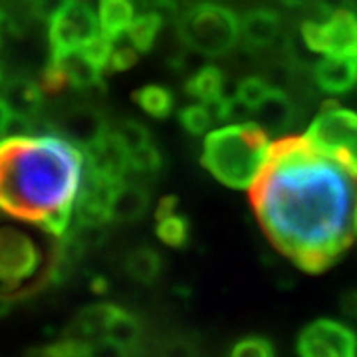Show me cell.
Wrapping results in <instances>:
<instances>
[{"mask_svg": "<svg viewBox=\"0 0 357 357\" xmlns=\"http://www.w3.org/2000/svg\"><path fill=\"white\" fill-rule=\"evenodd\" d=\"M349 8H351L354 13H357V0H349Z\"/></svg>", "mask_w": 357, "mask_h": 357, "instance_id": "b9f144b4", "label": "cell"}, {"mask_svg": "<svg viewBox=\"0 0 357 357\" xmlns=\"http://www.w3.org/2000/svg\"><path fill=\"white\" fill-rule=\"evenodd\" d=\"M356 234H357V213H356Z\"/></svg>", "mask_w": 357, "mask_h": 357, "instance_id": "7bdbcfd3", "label": "cell"}, {"mask_svg": "<svg viewBox=\"0 0 357 357\" xmlns=\"http://www.w3.org/2000/svg\"><path fill=\"white\" fill-rule=\"evenodd\" d=\"M58 272V238L50 248L20 229L4 227L0 234V274L2 298L6 304L20 302L56 282Z\"/></svg>", "mask_w": 357, "mask_h": 357, "instance_id": "277c9868", "label": "cell"}, {"mask_svg": "<svg viewBox=\"0 0 357 357\" xmlns=\"http://www.w3.org/2000/svg\"><path fill=\"white\" fill-rule=\"evenodd\" d=\"M105 337H112L117 344L126 345L128 349H133L139 344L141 337V324L139 319L135 318L131 312L123 310V307H115L114 318L109 321V328Z\"/></svg>", "mask_w": 357, "mask_h": 357, "instance_id": "cb8c5ba5", "label": "cell"}, {"mask_svg": "<svg viewBox=\"0 0 357 357\" xmlns=\"http://www.w3.org/2000/svg\"><path fill=\"white\" fill-rule=\"evenodd\" d=\"M229 357H276V351H274V345L268 340L252 335V337L238 340L232 345Z\"/></svg>", "mask_w": 357, "mask_h": 357, "instance_id": "d6a6232c", "label": "cell"}, {"mask_svg": "<svg viewBox=\"0 0 357 357\" xmlns=\"http://www.w3.org/2000/svg\"><path fill=\"white\" fill-rule=\"evenodd\" d=\"M79 357H129V349L112 337H96L82 342Z\"/></svg>", "mask_w": 357, "mask_h": 357, "instance_id": "4dcf8cb0", "label": "cell"}, {"mask_svg": "<svg viewBox=\"0 0 357 357\" xmlns=\"http://www.w3.org/2000/svg\"><path fill=\"white\" fill-rule=\"evenodd\" d=\"M114 40L107 38L105 34H98L96 38L91 40L89 44H86L82 52L88 56L89 60L93 62V64L98 66L100 70H105V68H109V62H112V54H114Z\"/></svg>", "mask_w": 357, "mask_h": 357, "instance_id": "836d02e7", "label": "cell"}, {"mask_svg": "<svg viewBox=\"0 0 357 357\" xmlns=\"http://www.w3.org/2000/svg\"><path fill=\"white\" fill-rule=\"evenodd\" d=\"M135 20L133 0H100V24L102 32L114 42L129 32Z\"/></svg>", "mask_w": 357, "mask_h": 357, "instance_id": "d6986e66", "label": "cell"}, {"mask_svg": "<svg viewBox=\"0 0 357 357\" xmlns=\"http://www.w3.org/2000/svg\"><path fill=\"white\" fill-rule=\"evenodd\" d=\"M306 137L319 153L357 177V114L344 109L340 102L321 103L318 117L307 128Z\"/></svg>", "mask_w": 357, "mask_h": 357, "instance_id": "8992f818", "label": "cell"}, {"mask_svg": "<svg viewBox=\"0 0 357 357\" xmlns=\"http://www.w3.org/2000/svg\"><path fill=\"white\" fill-rule=\"evenodd\" d=\"M270 155L268 131L256 121L211 131L203 143L201 163L230 189H250Z\"/></svg>", "mask_w": 357, "mask_h": 357, "instance_id": "3957f363", "label": "cell"}, {"mask_svg": "<svg viewBox=\"0 0 357 357\" xmlns=\"http://www.w3.org/2000/svg\"><path fill=\"white\" fill-rule=\"evenodd\" d=\"M165 357H192V351L189 349V345L187 344H181V342H177V344H173L169 349H167Z\"/></svg>", "mask_w": 357, "mask_h": 357, "instance_id": "ab89813d", "label": "cell"}, {"mask_svg": "<svg viewBox=\"0 0 357 357\" xmlns=\"http://www.w3.org/2000/svg\"><path fill=\"white\" fill-rule=\"evenodd\" d=\"M270 89H272V86L262 76H248L238 84V98L248 103L250 107H256L266 98Z\"/></svg>", "mask_w": 357, "mask_h": 357, "instance_id": "e575fe53", "label": "cell"}, {"mask_svg": "<svg viewBox=\"0 0 357 357\" xmlns=\"http://www.w3.org/2000/svg\"><path fill=\"white\" fill-rule=\"evenodd\" d=\"M139 56L137 52L133 50L131 46H117L114 48V54H112V62H109V70L114 72H128L133 66L137 64Z\"/></svg>", "mask_w": 357, "mask_h": 357, "instance_id": "d590c367", "label": "cell"}, {"mask_svg": "<svg viewBox=\"0 0 357 357\" xmlns=\"http://www.w3.org/2000/svg\"><path fill=\"white\" fill-rule=\"evenodd\" d=\"M316 4H318V8L324 14H333L337 13V10H342L345 6H349V0H316Z\"/></svg>", "mask_w": 357, "mask_h": 357, "instance_id": "74e56055", "label": "cell"}, {"mask_svg": "<svg viewBox=\"0 0 357 357\" xmlns=\"http://www.w3.org/2000/svg\"><path fill=\"white\" fill-rule=\"evenodd\" d=\"M2 107L16 114L38 117L44 107V91L40 84L26 76H8L2 79Z\"/></svg>", "mask_w": 357, "mask_h": 357, "instance_id": "4fadbf2b", "label": "cell"}, {"mask_svg": "<svg viewBox=\"0 0 357 357\" xmlns=\"http://www.w3.org/2000/svg\"><path fill=\"white\" fill-rule=\"evenodd\" d=\"M84 155H86V165L115 183H121L128 171H131L129 149L117 131H109L96 147L84 151Z\"/></svg>", "mask_w": 357, "mask_h": 357, "instance_id": "8fae6325", "label": "cell"}, {"mask_svg": "<svg viewBox=\"0 0 357 357\" xmlns=\"http://www.w3.org/2000/svg\"><path fill=\"white\" fill-rule=\"evenodd\" d=\"M298 117V105L286 96L284 89H270L266 98L255 107V121L268 133H284L294 126Z\"/></svg>", "mask_w": 357, "mask_h": 357, "instance_id": "9a60e30c", "label": "cell"}, {"mask_svg": "<svg viewBox=\"0 0 357 357\" xmlns=\"http://www.w3.org/2000/svg\"><path fill=\"white\" fill-rule=\"evenodd\" d=\"M177 32L187 48L208 58H218L234 50L241 38V20L229 6L199 2L181 14Z\"/></svg>", "mask_w": 357, "mask_h": 357, "instance_id": "5b68a950", "label": "cell"}, {"mask_svg": "<svg viewBox=\"0 0 357 357\" xmlns=\"http://www.w3.org/2000/svg\"><path fill=\"white\" fill-rule=\"evenodd\" d=\"M151 203L149 189L141 183L121 181L109 201V220L115 225H131L147 215Z\"/></svg>", "mask_w": 357, "mask_h": 357, "instance_id": "7c38bea8", "label": "cell"}, {"mask_svg": "<svg viewBox=\"0 0 357 357\" xmlns=\"http://www.w3.org/2000/svg\"><path fill=\"white\" fill-rule=\"evenodd\" d=\"M161 270H163V258L153 246L147 244L137 246L126 258V272L129 274V278L145 286H151L159 280Z\"/></svg>", "mask_w": 357, "mask_h": 357, "instance_id": "ffe728a7", "label": "cell"}, {"mask_svg": "<svg viewBox=\"0 0 357 357\" xmlns=\"http://www.w3.org/2000/svg\"><path fill=\"white\" fill-rule=\"evenodd\" d=\"M58 62L64 66L66 74L70 77V86L76 89H105L102 79V70L89 60L84 52H70Z\"/></svg>", "mask_w": 357, "mask_h": 357, "instance_id": "ac0fdd59", "label": "cell"}, {"mask_svg": "<svg viewBox=\"0 0 357 357\" xmlns=\"http://www.w3.org/2000/svg\"><path fill=\"white\" fill-rule=\"evenodd\" d=\"M178 121L189 135H204L211 129L215 119H213V114H211L206 103H203V105L192 103V105H187L178 112Z\"/></svg>", "mask_w": 357, "mask_h": 357, "instance_id": "484cf974", "label": "cell"}, {"mask_svg": "<svg viewBox=\"0 0 357 357\" xmlns=\"http://www.w3.org/2000/svg\"><path fill=\"white\" fill-rule=\"evenodd\" d=\"M129 161H131V171L141 173V175H155L163 167L161 151H159V147L155 145L153 141L143 145L137 151H131L129 153Z\"/></svg>", "mask_w": 357, "mask_h": 357, "instance_id": "83f0119b", "label": "cell"}, {"mask_svg": "<svg viewBox=\"0 0 357 357\" xmlns=\"http://www.w3.org/2000/svg\"><path fill=\"white\" fill-rule=\"evenodd\" d=\"M98 18L82 0H68L58 13L52 16L48 28L52 60H58L70 52L82 50L98 36Z\"/></svg>", "mask_w": 357, "mask_h": 357, "instance_id": "52a82bcc", "label": "cell"}, {"mask_svg": "<svg viewBox=\"0 0 357 357\" xmlns=\"http://www.w3.org/2000/svg\"><path fill=\"white\" fill-rule=\"evenodd\" d=\"M52 121L56 131H60L66 139L72 141L82 151L96 147L112 131L105 115L88 103L70 105Z\"/></svg>", "mask_w": 357, "mask_h": 357, "instance_id": "30bf717a", "label": "cell"}, {"mask_svg": "<svg viewBox=\"0 0 357 357\" xmlns=\"http://www.w3.org/2000/svg\"><path fill=\"white\" fill-rule=\"evenodd\" d=\"M342 307H344L345 316L357 318V290H349L342 298Z\"/></svg>", "mask_w": 357, "mask_h": 357, "instance_id": "f35d334b", "label": "cell"}, {"mask_svg": "<svg viewBox=\"0 0 357 357\" xmlns=\"http://www.w3.org/2000/svg\"><path fill=\"white\" fill-rule=\"evenodd\" d=\"M131 100L155 119H165L175 109V93L167 86H159V84H149L135 89L131 93Z\"/></svg>", "mask_w": 357, "mask_h": 357, "instance_id": "7402d4cb", "label": "cell"}, {"mask_svg": "<svg viewBox=\"0 0 357 357\" xmlns=\"http://www.w3.org/2000/svg\"><path fill=\"white\" fill-rule=\"evenodd\" d=\"M300 32L307 48L326 56H344L357 60V13L337 10L330 14L326 22L306 20L300 24Z\"/></svg>", "mask_w": 357, "mask_h": 357, "instance_id": "ba28073f", "label": "cell"}, {"mask_svg": "<svg viewBox=\"0 0 357 357\" xmlns=\"http://www.w3.org/2000/svg\"><path fill=\"white\" fill-rule=\"evenodd\" d=\"M250 206L274 248L310 274L335 264L356 236L357 177L306 135L270 145Z\"/></svg>", "mask_w": 357, "mask_h": 357, "instance_id": "6da1fadb", "label": "cell"}, {"mask_svg": "<svg viewBox=\"0 0 357 357\" xmlns=\"http://www.w3.org/2000/svg\"><path fill=\"white\" fill-rule=\"evenodd\" d=\"M177 206H178L177 197H173V195H167V197H163V199L159 201V204H157L155 218L165 217V215H169V213H175V211H177Z\"/></svg>", "mask_w": 357, "mask_h": 357, "instance_id": "8d00e7d4", "label": "cell"}, {"mask_svg": "<svg viewBox=\"0 0 357 357\" xmlns=\"http://www.w3.org/2000/svg\"><path fill=\"white\" fill-rule=\"evenodd\" d=\"M298 72H300V68H296V66L286 58V60L270 62V64L264 68L262 77H264L274 89H288L296 84Z\"/></svg>", "mask_w": 357, "mask_h": 357, "instance_id": "f1b7e54d", "label": "cell"}, {"mask_svg": "<svg viewBox=\"0 0 357 357\" xmlns=\"http://www.w3.org/2000/svg\"><path fill=\"white\" fill-rule=\"evenodd\" d=\"M282 32V16L272 8H252L241 18V38L248 50H264Z\"/></svg>", "mask_w": 357, "mask_h": 357, "instance_id": "5bb4252c", "label": "cell"}, {"mask_svg": "<svg viewBox=\"0 0 357 357\" xmlns=\"http://www.w3.org/2000/svg\"><path fill=\"white\" fill-rule=\"evenodd\" d=\"M115 131H117L119 137L123 139L126 147L129 149V153H131V151H137L143 145H147V143L153 141L151 131L145 128L141 121H135V119H126V121H121Z\"/></svg>", "mask_w": 357, "mask_h": 357, "instance_id": "1f68e13d", "label": "cell"}, {"mask_svg": "<svg viewBox=\"0 0 357 357\" xmlns=\"http://www.w3.org/2000/svg\"><path fill=\"white\" fill-rule=\"evenodd\" d=\"M68 84H70V77L66 74L64 66L58 60H52L50 64L40 72V88L44 91V96H48V98L62 96Z\"/></svg>", "mask_w": 357, "mask_h": 357, "instance_id": "f546056e", "label": "cell"}, {"mask_svg": "<svg viewBox=\"0 0 357 357\" xmlns=\"http://www.w3.org/2000/svg\"><path fill=\"white\" fill-rule=\"evenodd\" d=\"M114 304H93V306L79 310V314L74 319L72 328H70V335L74 340H96V337H105L109 321L114 318L115 312Z\"/></svg>", "mask_w": 357, "mask_h": 357, "instance_id": "e0dca14e", "label": "cell"}, {"mask_svg": "<svg viewBox=\"0 0 357 357\" xmlns=\"http://www.w3.org/2000/svg\"><path fill=\"white\" fill-rule=\"evenodd\" d=\"M161 26H163V16L155 10L137 16L133 20V24L129 26L131 44L139 52H149L155 46V40L161 32Z\"/></svg>", "mask_w": 357, "mask_h": 357, "instance_id": "d4e9b609", "label": "cell"}, {"mask_svg": "<svg viewBox=\"0 0 357 357\" xmlns=\"http://www.w3.org/2000/svg\"><path fill=\"white\" fill-rule=\"evenodd\" d=\"M225 74L217 66H204L197 74L187 77L185 82V93L191 96L201 103H213L222 98L225 91Z\"/></svg>", "mask_w": 357, "mask_h": 357, "instance_id": "44dd1931", "label": "cell"}, {"mask_svg": "<svg viewBox=\"0 0 357 357\" xmlns=\"http://www.w3.org/2000/svg\"><path fill=\"white\" fill-rule=\"evenodd\" d=\"M0 112H2V137L4 139L36 135V117L16 114L2 105H0Z\"/></svg>", "mask_w": 357, "mask_h": 357, "instance_id": "4316f807", "label": "cell"}, {"mask_svg": "<svg viewBox=\"0 0 357 357\" xmlns=\"http://www.w3.org/2000/svg\"><path fill=\"white\" fill-rule=\"evenodd\" d=\"M314 82L326 93H345L357 82V60L344 56H326L314 66Z\"/></svg>", "mask_w": 357, "mask_h": 357, "instance_id": "2e32d148", "label": "cell"}, {"mask_svg": "<svg viewBox=\"0 0 357 357\" xmlns=\"http://www.w3.org/2000/svg\"><path fill=\"white\" fill-rule=\"evenodd\" d=\"M155 234L161 243L171 248H185L191 238V225L189 218L185 215L169 213L165 217L157 218V227H155Z\"/></svg>", "mask_w": 357, "mask_h": 357, "instance_id": "603a6c76", "label": "cell"}, {"mask_svg": "<svg viewBox=\"0 0 357 357\" xmlns=\"http://www.w3.org/2000/svg\"><path fill=\"white\" fill-rule=\"evenodd\" d=\"M312 2H316V0H282V4L288 8H306Z\"/></svg>", "mask_w": 357, "mask_h": 357, "instance_id": "60d3db41", "label": "cell"}, {"mask_svg": "<svg viewBox=\"0 0 357 357\" xmlns=\"http://www.w3.org/2000/svg\"><path fill=\"white\" fill-rule=\"evenodd\" d=\"M300 357H357V333L335 319H316L298 335Z\"/></svg>", "mask_w": 357, "mask_h": 357, "instance_id": "9c48e42d", "label": "cell"}, {"mask_svg": "<svg viewBox=\"0 0 357 357\" xmlns=\"http://www.w3.org/2000/svg\"><path fill=\"white\" fill-rule=\"evenodd\" d=\"M86 155L64 135L4 139L0 147V206L56 238L72 229Z\"/></svg>", "mask_w": 357, "mask_h": 357, "instance_id": "7a4b0ae2", "label": "cell"}]
</instances>
